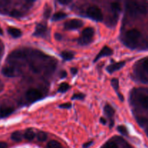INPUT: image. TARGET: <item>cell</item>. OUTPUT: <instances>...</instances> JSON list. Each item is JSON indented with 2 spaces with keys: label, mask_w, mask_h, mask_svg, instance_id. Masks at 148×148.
Listing matches in <instances>:
<instances>
[{
  "label": "cell",
  "mask_w": 148,
  "mask_h": 148,
  "mask_svg": "<svg viewBox=\"0 0 148 148\" xmlns=\"http://www.w3.org/2000/svg\"><path fill=\"white\" fill-rule=\"evenodd\" d=\"M83 25V23L78 19H73L69 21H67L64 24V28L66 30H74L81 27Z\"/></svg>",
  "instance_id": "8992f818"
},
{
  "label": "cell",
  "mask_w": 148,
  "mask_h": 148,
  "mask_svg": "<svg viewBox=\"0 0 148 148\" xmlns=\"http://www.w3.org/2000/svg\"><path fill=\"white\" fill-rule=\"evenodd\" d=\"M62 57L63 58L64 60H71L73 59L74 53L70 51H62V54H61Z\"/></svg>",
  "instance_id": "ffe728a7"
},
{
  "label": "cell",
  "mask_w": 148,
  "mask_h": 148,
  "mask_svg": "<svg viewBox=\"0 0 148 148\" xmlns=\"http://www.w3.org/2000/svg\"><path fill=\"white\" fill-rule=\"evenodd\" d=\"M37 138L38 141L44 142L47 139V134H46V133L43 132H40L38 133Z\"/></svg>",
  "instance_id": "7402d4cb"
},
{
  "label": "cell",
  "mask_w": 148,
  "mask_h": 148,
  "mask_svg": "<svg viewBox=\"0 0 148 148\" xmlns=\"http://www.w3.org/2000/svg\"><path fill=\"white\" fill-rule=\"evenodd\" d=\"M77 69H74V68H72V72L73 75H75V74L77 73Z\"/></svg>",
  "instance_id": "d590c367"
},
{
  "label": "cell",
  "mask_w": 148,
  "mask_h": 148,
  "mask_svg": "<svg viewBox=\"0 0 148 148\" xmlns=\"http://www.w3.org/2000/svg\"><path fill=\"white\" fill-rule=\"evenodd\" d=\"M66 17V14L64 12H59L55 13L54 14L52 17V20H54V21H57V20H61L62 19L65 18Z\"/></svg>",
  "instance_id": "2e32d148"
},
{
  "label": "cell",
  "mask_w": 148,
  "mask_h": 148,
  "mask_svg": "<svg viewBox=\"0 0 148 148\" xmlns=\"http://www.w3.org/2000/svg\"><path fill=\"white\" fill-rule=\"evenodd\" d=\"M105 148H119V147L116 143L113 141H110L106 144Z\"/></svg>",
  "instance_id": "d4e9b609"
},
{
  "label": "cell",
  "mask_w": 148,
  "mask_h": 148,
  "mask_svg": "<svg viewBox=\"0 0 148 148\" xmlns=\"http://www.w3.org/2000/svg\"><path fill=\"white\" fill-rule=\"evenodd\" d=\"M7 145L6 143L4 142H0V148H7Z\"/></svg>",
  "instance_id": "1f68e13d"
},
{
  "label": "cell",
  "mask_w": 148,
  "mask_h": 148,
  "mask_svg": "<svg viewBox=\"0 0 148 148\" xmlns=\"http://www.w3.org/2000/svg\"><path fill=\"white\" fill-rule=\"evenodd\" d=\"M26 98L30 101H35L41 98L42 94L40 91L37 89H30L26 92Z\"/></svg>",
  "instance_id": "5b68a950"
},
{
  "label": "cell",
  "mask_w": 148,
  "mask_h": 148,
  "mask_svg": "<svg viewBox=\"0 0 148 148\" xmlns=\"http://www.w3.org/2000/svg\"><path fill=\"white\" fill-rule=\"evenodd\" d=\"M140 102L143 108H144L145 109L148 111V95L143 96L142 98H140Z\"/></svg>",
  "instance_id": "d6986e66"
},
{
  "label": "cell",
  "mask_w": 148,
  "mask_h": 148,
  "mask_svg": "<svg viewBox=\"0 0 148 148\" xmlns=\"http://www.w3.org/2000/svg\"><path fill=\"white\" fill-rule=\"evenodd\" d=\"M26 57V53L23 50H17L13 51L10 55L9 58L11 59H22Z\"/></svg>",
  "instance_id": "9c48e42d"
},
{
  "label": "cell",
  "mask_w": 148,
  "mask_h": 148,
  "mask_svg": "<svg viewBox=\"0 0 148 148\" xmlns=\"http://www.w3.org/2000/svg\"><path fill=\"white\" fill-rule=\"evenodd\" d=\"M14 111L12 107L7 106H2L0 107V116L1 117H7L12 114Z\"/></svg>",
  "instance_id": "30bf717a"
},
{
  "label": "cell",
  "mask_w": 148,
  "mask_h": 148,
  "mask_svg": "<svg viewBox=\"0 0 148 148\" xmlns=\"http://www.w3.org/2000/svg\"><path fill=\"white\" fill-rule=\"evenodd\" d=\"M130 148H131V147H130Z\"/></svg>",
  "instance_id": "ab89813d"
},
{
  "label": "cell",
  "mask_w": 148,
  "mask_h": 148,
  "mask_svg": "<svg viewBox=\"0 0 148 148\" xmlns=\"http://www.w3.org/2000/svg\"><path fill=\"white\" fill-rule=\"evenodd\" d=\"M59 2L62 4H67L70 3V1H59Z\"/></svg>",
  "instance_id": "836d02e7"
},
{
  "label": "cell",
  "mask_w": 148,
  "mask_h": 148,
  "mask_svg": "<svg viewBox=\"0 0 148 148\" xmlns=\"http://www.w3.org/2000/svg\"><path fill=\"white\" fill-rule=\"evenodd\" d=\"M127 8L129 12L132 15H137L140 14H145L147 12L146 7L145 5L140 4V3L137 2H128L127 4Z\"/></svg>",
  "instance_id": "7a4b0ae2"
},
{
  "label": "cell",
  "mask_w": 148,
  "mask_h": 148,
  "mask_svg": "<svg viewBox=\"0 0 148 148\" xmlns=\"http://www.w3.org/2000/svg\"><path fill=\"white\" fill-rule=\"evenodd\" d=\"M56 38L58 39V40H60V39H61V36L59 34H56Z\"/></svg>",
  "instance_id": "74e56055"
},
{
  "label": "cell",
  "mask_w": 148,
  "mask_h": 148,
  "mask_svg": "<svg viewBox=\"0 0 148 148\" xmlns=\"http://www.w3.org/2000/svg\"><path fill=\"white\" fill-rule=\"evenodd\" d=\"M8 33L13 38H19L22 36L21 30L15 27H10L8 29Z\"/></svg>",
  "instance_id": "4fadbf2b"
},
{
  "label": "cell",
  "mask_w": 148,
  "mask_h": 148,
  "mask_svg": "<svg viewBox=\"0 0 148 148\" xmlns=\"http://www.w3.org/2000/svg\"><path fill=\"white\" fill-rule=\"evenodd\" d=\"M69 88V85H68L67 83H62L61 84L60 86H59V89H58V91L61 92H66V90H68Z\"/></svg>",
  "instance_id": "603a6c76"
},
{
  "label": "cell",
  "mask_w": 148,
  "mask_h": 148,
  "mask_svg": "<svg viewBox=\"0 0 148 148\" xmlns=\"http://www.w3.org/2000/svg\"><path fill=\"white\" fill-rule=\"evenodd\" d=\"M94 35V30L92 27H87L84 29L82 33V36L79 38L78 42L80 45L85 46L92 42Z\"/></svg>",
  "instance_id": "3957f363"
},
{
  "label": "cell",
  "mask_w": 148,
  "mask_h": 148,
  "mask_svg": "<svg viewBox=\"0 0 148 148\" xmlns=\"http://www.w3.org/2000/svg\"><path fill=\"white\" fill-rule=\"evenodd\" d=\"M11 139L15 142H20L23 140V135L20 132H14L11 135Z\"/></svg>",
  "instance_id": "ac0fdd59"
},
{
  "label": "cell",
  "mask_w": 148,
  "mask_h": 148,
  "mask_svg": "<svg viewBox=\"0 0 148 148\" xmlns=\"http://www.w3.org/2000/svg\"><path fill=\"white\" fill-rule=\"evenodd\" d=\"M112 53H113V51L111 50L109 47H108V46H105V47H103L102 49H101V51L99 52L98 56H96V58H95V61L98 60V59H100L101 58L104 57V56H111Z\"/></svg>",
  "instance_id": "ba28073f"
},
{
  "label": "cell",
  "mask_w": 148,
  "mask_h": 148,
  "mask_svg": "<svg viewBox=\"0 0 148 148\" xmlns=\"http://www.w3.org/2000/svg\"><path fill=\"white\" fill-rule=\"evenodd\" d=\"M47 148H62V145L59 142L56 140H51L48 143Z\"/></svg>",
  "instance_id": "44dd1931"
},
{
  "label": "cell",
  "mask_w": 148,
  "mask_h": 148,
  "mask_svg": "<svg viewBox=\"0 0 148 148\" xmlns=\"http://www.w3.org/2000/svg\"><path fill=\"white\" fill-rule=\"evenodd\" d=\"M118 131L122 134H124V135H127L128 134V132H127L126 127H124V126H119Z\"/></svg>",
  "instance_id": "484cf974"
},
{
  "label": "cell",
  "mask_w": 148,
  "mask_h": 148,
  "mask_svg": "<svg viewBox=\"0 0 148 148\" xmlns=\"http://www.w3.org/2000/svg\"><path fill=\"white\" fill-rule=\"evenodd\" d=\"M84 97H85V95H83V94L82 93H77V94H75V95L72 96V99L74 100V99H77V100H81V99H83Z\"/></svg>",
  "instance_id": "83f0119b"
},
{
  "label": "cell",
  "mask_w": 148,
  "mask_h": 148,
  "mask_svg": "<svg viewBox=\"0 0 148 148\" xmlns=\"http://www.w3.org/2000/svg\"><path fill=\"white\" fill-rule=\"evenodd\" d=\"M71 106H72L71 103H66L61 104V105L59 106V108H71Z\"/></svg>",
  "instance_id": "f546056e"
},
{
  "label": "cell",
  "mask_w": 148,
  "mask_h": 148,
  "mask_svg": "<svg viewBox=\"0 0 148 148\" xmlns=\"http://www.w3.org/2000/svg\"><path fill=\"white\" fill-rule=\"evenodd\" d=\"M2 73L4 76L12 77L17 76L20 73L18 69L14 66H6L2 69Z\"/></svg>",
  "instance_id": "52a82bcc"
},
{
  "label": "cell",
  "mask_w": 148,
  "mask_h": 148,
  "mask_svg": "<svg viewBox=\"0 0 148 148\" xmlns=\"http://www.w3.org/2000/svg\"><path fill=\"white\" fill-rule=\"evenodd\" d=\"M24 137L28 141H31L34 139L35 137V133L31 129H29V130H27L25 131L24 134Z\"/></svg>",
  "instance_id": "9a60e30c"
},
{
  "label": "cell",
  "mask_w": 148,
  "mask_h": 148,
  "mask_svg": "<svg viewBox=\"0 0 148 148\" xmlns=\"http://www.w3.org/2000/svg\"><path fill=\"white\" fill-rule=\"evenodd\" d=\"M92 142H89V143H86V144H85V145H84V147L85 148L88 147L90 145H91V144H92Z\"/></svg>",
  "instance_id": "e575fe53"
},
{
  "label": "cell",
  "mask_w": 148,
  "mask_h": 148,
  "mask_svg": "<svg viewBox=\"0 0 148 148\" xmlns=\"http://www.w3.org/2000/svg\"><path fill=\"white\" fill-rule=\"evenodd\" d=\"M111 85L114 87V89L116 90L119 89V80L117 79H113L112 81H111Z\"/></svg>",
  "instance_id": "4316f807"
},
{
  "label": "cell",
  "mask_w": 148,
  "mask_h": 148,
  "mask_svg": "<svg viewBox=\"0 0 148 148\" xmlns=\"http://www.w3.org/2000/svg\"><path fill=\"white\" fill-rule=\"evenodd\" d=\"M143 67H144V69H145L146 72L148 73V59L144 62V63H143Z\"/></svg>",
  "instance_id": "4dcf8cb0"
},
{
  "label": "cell",
  "mask_w": 148,
  "mask_h": 148,
  "mask_svg": "<svg viewBox=\"0 0 148 148\" xmlns=\"http://www.w3.org/2000/svg\"><path fill=\"white\" fill-rule=\"evenodd\" d=\"M137 123L141 127H145L147 124V119H146L145 118H143V117H139L137 119Z\"/></svg>",
  "instance_id": "cb8c5ba5"
},
{
  "label": "cell",
  "mask_w": 148,
  "mask_h": 148,
  "mask_svg": "<svg viewBox=\"0 0 148 148\" xmlns=\"http://www.w3.org/2000/svg\"><path fill=\"white\" fill-rule=\"evenodd\" d=\"M101 123H102V124H106V120L104 119L103 118H101Z\"/></svg>",
  "instance_id": "8d00e7d4"
},
{
  "label": "cell",
  "mask_w": 148,
  "mask_h": 148,
  "mask_svg": "<svg viewBox=\"0 0 148 148\" xmlns=\"http://www.w3.org/2000/svg\"><path fill=\"white\" fill-rule=\"evenodd\" d=\"M46 31V26L43 24H39L36 27V31H35L34 35L35 36H42L44 34Z\"/></svg>",
  "instance_id": "5bb4252c"
},
{
  "label": "cell",
  "mask_w": 148,
  "mask_h": 148,
  "mask_svg": "<svg viewBox=\"0 0 148 148\" xmlns=\"http://www.w3.org/2000/svg\"><path fill=\"white\" fill-rule=\"evenodd\" d=\"M125 64V62H118V63H115L113 64L110 65L107 67V71L110 73H112V72H115V71L119 70L121 68H122L123 66H124Z\"/></svg>",
  "instance_id": "8fae6325"
},
{
  "label": "cell",
  "mask_w": 148,
  "mask_h": 148,
  "mask_svg": "<svg viewBox=\"0 0 148 148\" xmlns=\"http://www.w3.org/2000/svg\"><path fill=\"white\" fill-rule=\"evenodd\" d=\"M87 14L89 17L95 21H102L103 15L101 10L96 6H91L87 10Z\"/></svg>",
  "instance_id": "277c9868"
},
{
  "label": "cell",
  "mask_w": 148,
  "mask_h": 148,
  "mask_svg": "<svg viewBox=\"0 0 148 148\" xmlns=\"http://www.w3.org/2000/svg\"><path fill=\"white\" fill-rule=\"evenodd\" d=\"M104 111H105V114H106L108 117H112L115 113L114 109L110 105L106 106L105 108H104Z\"/></svg>",
  "instance_id": "e0dca14e"
},
{
  "label": "cell",
  "mask_w": 148,
  "mask_h": 148,
  "mask_svg": "<svg viewBox=\"0 0 148 148\" xmlns=\"http://www.w3.org/2000/svg\"><path fill=\"white\" fill-rule=\"evenodd\" d=\"M10 14H11L12 17H20V16H21V13H20L18 10H12V11L11 12V13H10Z\"/></svg>",
  "instance_id": "f1b7e54d"
},
{
  "label": "cell",
  "mask_w": 148,
  "mask_h": 148,
  "mask_svg": "<svg viewBox=\"0 0 148 148\" xmlns=\"http://www.w3.org/2000/svg\"><path fill=\"white\" fill-rule=\"evenodd\" d=\"M141 37V33L137 29H132L127 32L125 35L124 43L126 46L131 49H134L138 43L139 39Z\"/></svg>",
  "instance_id": "6da1fadb"
},
{
  "label": "cell",
  "mask_w": 148,
  "mask_h": 148,
  "mask_svg": "<svg viewBox=\"0 0 148 148\" xmlns=\"http://www.w3.org/2000/svg\"><path fill=\"white\" fill-rule=\"evenodd\" d=\"M111 9L113 14H114V15L115 16V17H117V16L119 14L120 12H121V6H120V4L117 2L111 3Z\"/></svg>",
  "instance_id": "7c38bea8"
},
{
  "label": "cell",
  "mask_w": 148,
  "mask_h": 148,
  "mask_svg": "<svg viewBox=\"0 0 148 148\" xmlns=\"http://www.w3.org/2000/svg\"><path fill=\"white\" fill-rule=\"evenodd\" d=\"M50 11L51 10L50 9H48V10H46V12H45V15H46V17H49V14H50Z\"/></svg>",
  "instance_id": "d6a6232c"
},
{
  "label": "cell",
  "mask_w": 148,
  "mask_h": 148,
  "mask_svg": "<svg viewBox=\"0 0 148 148\" xmlns=\"http://www.w3.org/2000/svg\"><path fill=\"white\" fill-rule=\"evenodd\" d=\"M0 35H3V30L1 28V27H0Z\"/></svg>",
  "instance_id": "f35d334b"
}]
</instances>
